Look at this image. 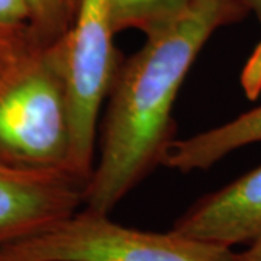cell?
I'll return each mask as SVG.
<instances>
[{
  "instance_id": "13",
  "label": "cell",
  "mask_w": 261,
  "mask_h": 261,
  "mask_svg": "<svg viewBox=\"0 0 261 261\" xmlns=\"http://www.w3.org/2000/svg\"><path fill=\"white\" fill-rule=\"evenodd\" d=\"M27 53V51H25ZM23 54V53H22ZM22 54H18V56H6V54H0V82L3 80V77L6 75L8 70L10 68V65L13 64V61L20 57Z\"/></svg>"
},
{
  "instance_id": "5",
  "label": "cell",
  "mask_w": 261,
  "mask_h": 261,
  "mask_svg": "<svg viewBox=\"0 0 261 261\" xmlns=\"http://www.w3.org/2000/svg\"><path fill=\"white\" fill-rule=\"evenodd\" d=\"M87 181L68 170L0 163V247L47 229L84 206Z\"/></svg>"
},
{
  "instance_id": "10",
  "label": "cell",
  "mask_w": 261,
  "mask_h": 261,
  "mask_svg": "<svg viewBox=\"0 0 261 261\" xmlns=\"http://www.w3.org/2000/svg\"><path fill=\"white\" fill-rule=\"evenodd\" d=\"M0 29L29 38L35 42L32 13L27 0H0Z\"/></svg>"
},
{
  "instance_id": "1",
  "label": "cell",
  "mask_w": 261,
  "mask_h": 261,
  "mask_svg": "<svg viewBox=\"0 0 261 261\" xmlns=\"http://www.w3.org/2000/svg\"><path fill=\"white\" fill-rule=\"evenodd\" d=\"M244 0H190L177 18L147 34L121 61L109 93L100 154L86 186L84 207L111 214L174 141L173 109L202 48L215 32L248 15Z\"/></svg>"
},
{
  "instance_id": "8",
  "label": "cell",
  "mask_w": 261,
  "mask_h": 261,
  "mask_svg": "<svg viewBox=\"0 0 261 261\" xmlns=\"http://www.w3.org/2000/svg\"><path fill=\"white\" fill-rule=\"evenodd\" d=\"M189 3L190 0H112L115 31L137 29L147 35L177 18Z\"/></svg>"
},
{
  "instance_id": "4",
  "label": "cell",
  "mask_w": 261,
  "mask_h": 261,
  "mask_svg": "<svg viewBox=\"0 0 261 261\" xmlns=\"http://www.w3.org/2000/svg\"><path fill=\"white\" fill-rule=\"evenodd\" d=\"M115 34L112 0H77L74 19L63 37L71 126L70 168L87 183L96 163L100 109L121 65Z\"/></svg>"
},
{
  "instance_id": "11",
  "label": "cell",
  "mask_w": 261,
  "mask_h": 261,
  "mask_svg": "<svg viewBox=\"0 0 261 261\" xmlns=\"http://www.w3.org/2000/svg\"><path fill=\"white\" fill-rule=\"evenodd\" d=\"M35 44L32 39L25 37H20L16 34L8 32L5 29H0V54H6V56H18L25 51H28L29 48L35 47Z\"/></svg>"
},
{
  "instance_id": "6",
  "label": "cell",
  "mask_w": 261,
  "mask_h": 261,
  "mask_svg": "<svg viewBox=\"0 0 261 261\" xmlns=\"http://www.w3.org/2000/svg\"><path fill=\"white\" fill-rule=\"evenodd\" d=\"M173 231L231 247L261 238V166L207 193L174 222Z\"/></svg>"
},
{
  "instance_id": "2",
  "label": "cell",
  "mask_w": 261,
  "mask_h": 261,
  "mask_svg": "<svg viewBox=\"0 0 261 261\" xmlns=\"http://www.w3.org/2000/svg\"><path fill=\"white\" fill-rule=\"evenodd\" d=\"M70 159L71 126L61 37L48 45L29 48L0 82V163L71 171Z\"/></svg>"
},
{
  "instance_id": "12",
  "label": "cell",
  "mask_w": 261,
  "mask_h": 261,
  "mask_svg": "<svg viewBox=\"0 0 261 261\" xmlns=\"http://www.w3.org/2000/svg\"><path fill=\"white\" fill-rule=\"evenodd\" d=\"M244 261H261V238L250 244V248L243 252Z\"/></svg>"
},
{
  "instance_id": "9",
  "label": "cell",
  "mask_w": 261,
  "mask_h": 261,
  "mask_svg": "<svg viewBox=\"0 0 261 261\" xmlns=\"http://www.w3.org/2000/svg\"><path fill=\"white\" fill-rule=\"evenodd\" d=\"M32 13L34 39L48 45L67 34L74 19L77 0H27Z\"/></svg>"
},
{
  "instance_id": "3",
  "label": "cell",
  "mask_w": 261,
  "mask_h": 261,
  "mask_svg": "<svg viewBox=\"0 0 261 261\" xmlns=\"http://www.w3.org/2000/svg\"><path fill=\"white\" fill-rule=\"evenodd\" d=\"M0 261H244L231 247L170 229L142 231L84 207L23 240L0 247Z\"/></svg>"
},
{
  "instance_id": "14",
  "label": "cell",
  "mask_w": 261,
  "mask_h": 261,
  "mask_svg": "<svg viewBox=\"0 0 261 261\" xmlns=\"http://www.w3.org/2000/svg\"><path fill=\"white\" fill-rule=\"evenodd\" d=\"M245 2V5H247V8L250 12H254L258 19H260L261 22V0H244Z\"/></svg>"
},
{
  "instance_id": "7",
  "label": "cell",
  "mask_w": 261,
  "mask_h": 261,
  "mask_svg": "<svg viewBox=\"0 0 261 261\" xmlns=\"http://www.w3.org/2000/svg\"><path fill=\"white\" fill-rule=\"evenodd\" d=\"M261 142V103L231 121L174 140L168 147L163 166L181 173L211 168L237 149Z\"/></svg>"
}]
</instances>
